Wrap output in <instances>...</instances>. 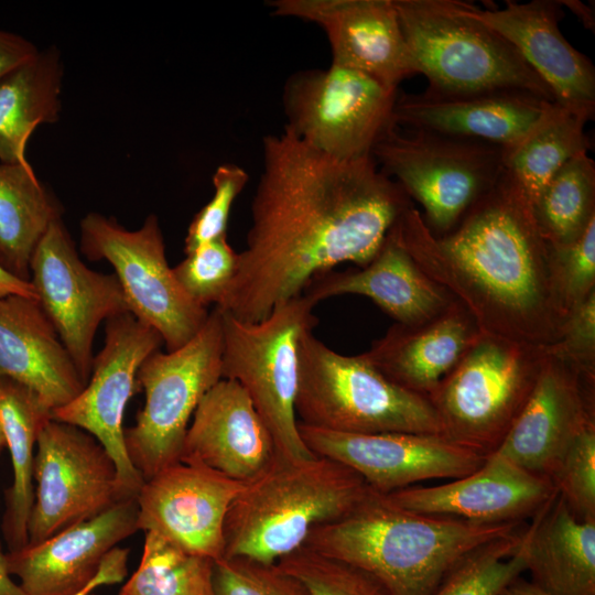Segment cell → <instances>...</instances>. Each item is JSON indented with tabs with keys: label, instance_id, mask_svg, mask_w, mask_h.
Masks as SVG:
<instances>
[{
	"label": "cell",
	"instance_id": "43",
	"mask_svg": "<svg viewBox=\"0 0 595 595\" xmlns=\"http://www.w3.org/2000/svg\"><path fill=\"white\" fill-rule=\"evenodd\" d=\"M39 52L40 50L23 36L0 30V80L34 58Z\"/></svg>",
	"mask_w": 595,
	"mask_h": 595
},
{
	"label": "cell",
	"instance_id": "4",
	"mask_svg": "<svg viewBox=\"0 0 595 595\" xmlns=\"http://www.w3.org/2000/svg\"><path fill=\"white\" fill-rule=\"evenodd\" d=\"M371 488L334 459L275 458L245 483L225 519V558L275 564L302 548L311 530L353 511Z\"/></svg>",
	"mask_w": 595,
	"mask_h": 595
},
{
	"label": "cell",
	"instance_id": "21",
	"mask_svg": "<svg viewBox=\"0 0 595 595\" xmlns=\"http://www.w3.org/2000/svg\"><path fill=\"white\" fill-rule=\"evenodd\" d=\"M552 483L494 453L470 474L436 486H410L385 495L420 515L478 523L521 522L554 495Z\"/></svg>",
	"mask_w": 595,
	"mask_h": 595
},
{
	"label": "cell",
	"instance_id": "5",
	"mask_svg": "<svg viewBox=\"0 0 595 595\" xmlns=\"http://www.w3.org/2000/svg\"><path fill=\"white\" fill-rule=\"evenodd\" d=\"M467 1L393 0L416 74L428 79L423 94L463 96L524 90L550 101L548 86L517 50L466 13Z\"/></svg>",
	"mask_w": 595,
	"mask_h": 595
},
{
	"label": "cell",
	"instance_id": "32",
	"mask_svg": "<svg viewBox=\"0 0 595 595\" xmlns=\"http://www.w3.org/2000/svg\"><path fill=\"white\" fill-rule=\"evenodd\" d=\"M586 122L584 117L555 102L530 132L505 150V171L521 187L531 205L569 160L588 153Z\"/></svg>",
	"mask_w": 595,
	"mask_h": 595
},
{
	"label": "cell",
	"instance_id": "46",
	"mask_svg": "<svg viewBox=\"0 0 595 595\" xmlns=\"http://www.w3.org/2000/svg\"><path fill=\"white\" fill-rule=\"evenodd\" d=\"M498 595H552L532 581L520 575L507 583Z\"/></svg>",
	"mask_w": 595,
	"mask_h": 595
},
{
	"label": "cell",
	"instance_id": "31",
	"mask_svg": "<svg viewBox=\"0 0 595 595\" xmlns=\"http://www.w3.org/2000/svg\"><path fill=\"white\" fill-rule=\"evenodd\" d=\"M62 212L30 163L0 162V264L30 281L33 251Z\"/></svg>",
	"mask_w": 595,
	"mask_h": 595
},
{
	"label": "cell",
	"instance_id": "47",
	"mask_svg": "<svg viewBox=\"0 0 595 595\" xmlns=\"http://www.w3.org/2000/svg\"><path fill=\"white\" fill-rule=\"evenodd\" d=\"M0 595H28L11 575L0 543Z\"/></svg>",
	"mask_w": 595,
	"mask_h": 595
},
{
	"label": "cell",
	"instance_id": "10",
	"mask_svg": "<svg viewBox=\"0 0 595 595\" xmlns=\"http://www.w3.org/2000/svg\"><path fill=\"white\" fill-rule=\"evenodd\" d=\"M223 314L215 306L202 329L172 351L152 353L136 383L145 402L125 431L128 455L144 482L178 463L190 420L205 393L223 379Z\"/></svg>",
	"mask_w": 595,
	"mask_h": 595
},
{
	"label": "cell",
	"instance_id": "41",
	"mask_svg": "<svg viewBox=\"0 0 595 595\" xmlns=\"http://www.w3.org/2000/svg\"><path fill=\"white\" fill-rule=\"evenodd\" d=\"M248 173L239 165L224 163L213 175L214 194L192 219L184 240V251L190 253L199 246L227 236L234 202L245 188Z\"/></svg>",
	"mask_w": 595,
	"mask_h": 595
},
{
	"label": "cell",
	"instance_id": "9",
	"mask_svg": "<svg viewBox=\"0 0 595 595\" xmlns=\"http://www.w3.org/2000/svg\"><path fill=\"white\" fill-rule=\"evenodd\" d=\"M371 155L422 206V218L435 237L450 232L505 170L499 145L398 126L376 143Z\"/></svg>",
	"mask_w": 595,
	"mask_h": 595
},
{
	"label": "cell",
	"instance_id": "22",
	"mask_svg": "<svg viewBox=\"0 0 595 595\" xmlns=\"http://www.w3.org/2000/svg\"><path fill=\"white\" fill-rule=\"evenodd\" d=\"M137 497L51 538L6 553L11 575L28 595H73L97 573L105 555L138 531Z\"/></svg>",
	"mask_w": 595,
	"mask_h": 595
},
{
	"label": "cell",
	"instance_id": "42",
	"mask_svg": "<svg viewBox=\"0 0 595 595\" xmlns=\"http://www.w3.org/2000/svg\"><path fill=\"white\" fill-rule=\"evenodd\" d=\"M545 348L595 378V292L573 309L559 340Z\"/></svg>",
	"mask_w": 595,
	"mask_h": 595
},
{
	"label": "cell",
	"instance_id": "20",
	"mask_svg": "<svg viewBox=\"0 0 595 595\" xmlns=\"http://www.w3.org/2000/svg\"><path fill=\"white\" fill-rule=\"evenodd\" d=\"M594 422L595 378L547 350L531 396L496 453L549 479L569 445Z\"/></svg>",
	"mask_w": 595,
	"mask_h": 595
},
{
	"label": "cell",
	"instance_id": "2",
	"mask_svg": "<svg viewBox=\"0 0 595 595\" xmlns=\"http://www.w3.org/2000/svg\"><path fill=\"white\" fill-rule=\"evenodd\" d=\"M392 230L483 334L540 347L561 337L567 317L555 293L548 242L530 201L505 170L446 235L435 237L413 205Z\"/></svg>",
	"mask_w": 595,
	"mask_h": 595
},
{
	"label": "cell",
	"instance_id": "36",
	"mask_svg": "<svg viewBox=\"0 0 595 595\" xmlns=\"http://www.w3.org/2000/svg\"><path fill=\"white\" fill-rule=\"evenodd\" d=\"M277 564L299 580L307 595H391L367 571L306 547L284 556Z\"/></svg>",
	"mask_w": 595,
	"mask_h": 595
},
{
	"label": "cell",
	"instance_id": "24",
	"mask_svg": "<svg viewBox=\"0 0 595 595\" xmlns=\"http://www.w3.org/2000/svg\"><path fill=\"white\" fill-rule=\"evenodd\" d=\"M555 102L524 90H494L435 97L398 94L399 128L478 140L509 149L530 132Z\"/></svg>",
	"mask_w": 595,
	"mask_h": 595
},
{
	"label": "cell",
	"instance_id": "37",
	"mask_svg": "<svg viewBox=\"0 0 595 595\" xmlns=\"http://www.w3.org/2000/svg\"><path fill=\"white\" fill-rule=\"evenodd\" d=\"M237 266L238 252L224 236L186 253L185 259L172 270L185 293L207 309L209 304L220 302L236 274Z\"/></svg>",
	"mask_w": 595,
	"mask_h": 595
},
{
	"label": "cell",
	"instance_id": "3",
	"mask_svg": "<svg viewBox=\"0 0 595 595\" xmlns=\"http://www.w3.org/2000/svg\"><path fill=\"white\" fill-rule=\"evenodd\" d=\"M522 523L414 513L371 489L345 517L313 528L303 547L367 571L391 595H431L465 554Z\"/></svg>",
	"mask_w": 595,
	"mask_h": 595
},
{
	"label": "cell",
	"instance_id": "35",
	"mask_svg": "<svg viewBox=\"0 0 595 595\" xmlns=\"http://www.w3.org/2000/svg\"><path fill=\"white\" fill-rule=\"evenodd\" d=\"M524 529L465 554L431 595H498L507 583L526 571L521 550Z\"/></svg>",
	"mask_w": 595,
	"mask_h": 595
},
{
	"label": "cell",
	"instance_id": "38",
	"mask_svg": "<svg viewBox=\"0 0 595 595\" xmlns=\"http://www.w3.org/2000/svg\"><path fill=\"white\" fill-rule=\"evenodd\" d=\"M549 479L577 519L595 520V422L573 440Z\"/></svg>",
	"mask_w": 595,
	"mask_h": 595
},
{
	"label": "cell",
	"instance_id": "18",
	"mask_svg": "<svg viewBox=\"0 0 595 595\" xmlns=\"http://www.w3.org/2000/svg\"><path fill=\"white\" fill-rule=\"evenodd\" d=\"M244 485L202 465L173 464L145 480L139 490L138 529L219 560L225 550L227 511Z\"/></svg>",
	"mask_w": 595,
	"mask_h": 595
},
{
	"label": "cell",
	"instance_id": "14",
	"mask_svg": "<svg viewBox=\"0 0 595 595\" xmlns=\"http://www.w3.org/2000/svg\"><path fill=\"white\" fill-rule=\"evenodd\" d=\"M30 281L86 385L99 324L130 312L117 277L89 269L80 260L62 218H57L33 251Z\"/></svg>",
	"mask_w": 595,
	"mask_h": 595
},
{
	"label": "cell",
	"instance_id": "33",
	"mask_svg": "<svg viewBox=\"0 0 595 595\" xmlns=\"http://www.w3.org/2000/svg\"><path fill=\"white\" fill-rule=\"evenodd\" d=\"M532 212L539 231L550 245L578 239L595 220V163L588 153L569 160L549 180Z\"/></svg>",
	"mask_w": 595,
	"mask_h": 595
},
{
	"label": "cell",
	"instance_id": "30",
	"mask_svg": "<svg viewBox=\"0 0 595 595\" xmlns=\"http://www.w3.org/2000/svg\"><path fill=\"white\" fill-rule=\"evenodd\" d=\"M62 79L60 52L47 47L0 80V162L29 163L33 131L60 118Z\"/></svg>",
	"mask_w": 595,
	"mask_h": 595
},
{
	"label": "cell",
	"instance_id": "48",
	"mask_svg": "<svg viewBox=\"0 0 595 595\" xmlns=\"http://www.w3.org/2000/svg\"><path fill=\"white\" fill-rule=\"evenodd\" d=\"M561 2L563 7H567L570 10H572L587 29L594 31V11L591 9V7L576 0H561Z\"/></svg>",
	"mask_w": 595,
	"mask_h": 595
},
{
	"label": "cell",
	"instance_id": "17",
	"mask_svg": "<svg viewBox=\"0 0 595 595\" xmlns=\"http://www.w3.org/2000/svg\"><path fill=\"white\" fill-rule=\"evenodd\" d=\"M272 14L317 24L331 64L361 72L398 89L416 75L393 0H272Z\"/></svg>",
	"mask_w": 595,
	"mask_h": 595
},
{
	"label": "cell",
	"instance_id": "25",
	"mask_svg": "<svg viewBox=\"0 0 595 595\" xmlns=\"http://www.w3.org/2000/svg\"><path fill=\"white\" fill-rule=\"evenodd\" d=\"M0 378L25 387L51 411L85 387L36 299L0 296Z\"/></svg>",
	"mask_w": 595,
	"mask_h": 595
},
{
	"label": "cell",
	"instance_id": "29",
	"mask_svg": "<svg viewBox=\"0 0 595 595\" xmlns=\"http://www.w3.org/2000/svg\"><path fill=\"white\" fill-rule=\"evenodd\" d=\"M51 413L32 391L0 378V424L13 472L2 519L9 552L28 545V523L34 501V451L39 432L52 418Z\"/></svg>",
	"mask_w": 595,
	"mask_h": 595
},
{
	"label": "cell",
	"instance_id": "27",
	"mask_svg": "<svg viewBox=\"0 0 595 595\" xmlns=\"http://www.w3.org/2000/svg\"><path fill=\"white\" fill-rule=\"evenodd\" d=\"M482 334L455 300L423 322L394 323L361 355L396 385L428 398Z\"/></svg>",
	"mask_w": 595,
	"mask_h": 595
},
{
	"label": "cell",
	"instance_id": "13",
	"mask_svg": "<svg viewBox=\"0 0 595 595\" xmlns=\"http://www.w3.org/2000/svg\"><path fill=\"white\" fill-rule=\"evenodd\" d=\"M35 450L28 545L132 498L120 487L113 459L88 432L51 418Z\"/></svg>",
	"mask_w": 595,
	"mask_h": 595
},
{
	"label": "cell",
	"instance_id": "12",
	"mask_svg": "<svg viewBox=\"0 0 595 595\" xmlns=\"http://www.w3.org/2000/svg\"><path fill=\"white\" fill-rule=\"evenodd\" d=\"M80 249L113 267L129 311L159 333L166 351L188 343L206 323L209 312L185 293L167 263L155 215L128 230L112 217L89 213L80 221Z\"/></svg>",
	"mask_w": 595,
	"mask_h": 595
},
{
	"label": "cell",
	"instance_id": "11",
	"mask_svg": "<svg viewBox=\"0 0 595 595\" xmlns=\"http://www.w3.org/2000/svg\"><path fill=\"white\" fill-rule=\"evenodd\" d=\"M398 94L347 67L301 71L283 87L284 129L336 160L372 158L376 143L396 126Z\"/></svg>",
	"mask_w": 595,
	"mask_h": 595
},
{
	"label": "cell",
	"instance_id": "8",
	"mask_svg": "<svg viewBox=\"0 0 595 595\" xmlns=\"http://www.w3.org/2000/svg\"><path fill=\"white\" fill-rule=\"evenodd\" d=\"M315 306L301 294L275 306L258 323L241 322L221 311L223 378L237 381L247 391L278 456L286 461L315 455L300 435L295 413L299 345L317 324Z\"/></svg>",
	"mask_w": 595,
	"mask_h": 595
},
{
	"label": "cell",
	"instance_id": "34",
	"mask_svg": "<svg viewBox=\"0 0 595 595\" xmlns=\"http://www.w3.org/2000/svg\"><path fill=\"white\" fill-rule=\"evenodd\" d=\"M140 564L119 595H215V561L169 539L144 532Z\"/></svg>",
	"mask_w": 595,
	"mask_h": 595
},
{
	"label": "cell",
	"instance_id": "19",
	"mask_svg": "<svg viewBox=\"0 0 595 595\" xmlns=\"http://www.w3.org/2000/svg\"><path fill=\"white\" fill-rule=\"evenodd\" d=\"M562 8L559 0H507L502 9H480L467 2L466 13L509 42L559 106L589 121L595 115V68L562 34Z\"/></svg>",
	"mask_w": 595,
	"mask_h": 595
},
{
	"label": "cell",
	"instance_id": "6",
	"mask_svg": "<svg viewBox=\"0 0 595 595\" xmlns=\"http://www.w3.org/2000/svg\"><path fill=\"white\" fill-rule=\"evenodd\" d=\"M299 423L353 434L441 435L428 398L388 379L363 355L339 354L311 332L299 345Z\"/></svg>",
	"mask_w": 595,
	"mask_h": 595
},
{
	"label": "cell",
	"instance_id": "15",
	"mask_svg": "<svg viewBox=\"0 0 595 595\" xmlns=\"http://www.w3.org/2000/svg\"><path fill=\"white\" fill-rule=\"evenodd\" d=\"M102 349L90 379L72 401L52 411L54 420L91 434L113 459L126 497H137L144 479L126 447L123 414L136 389L140 365L163 343L156 331L126 312L106 321Z\"/></svg>",
	"mask_w": 595,
	"mask_h": 595
},
{
	"label": "cell",
	"instance_id": "50",
	"mask_svg": "<svg viewBox=\"0 0 595 595\" xmlns=\"http://www.w3.org/2000/svg\"><path fill=\"white\" fill-rule=\"evenodd\" d=\"M89 595H94V594L91 593V594H89Z\"/></svg>",
	"mask_w": 595,
	"mask_h": 595
},
{
	"label": "cell",
	"instance_id": "1",
	"mask_svg": "<svg viewBox=\"0 0 595 595\" xmlns=\"http://www.w3.org/2000/svg\"><path fill=\"white\" fill-rule=\"evenodd\" d=\"M412 206L372 158L340 161L283 129L262 139L246 248L220 311L258 323L343 262L367 266Z\"/></svg>",
	"mask_w": 595,
	"mask_h": 595
},
{
	"label": "cell",
	"instance_id": "40",
	"mask_svg": "<svg viewBox=\"0 0 595 595\" xmlns=\"http://www.w3.org/2000/svg\"><path fill=\"white\" fill-rule=\"evenodd\" d=\"M213 584L215 595H307L300 581L277 563L239 556L215 561Z\"/></svg>",
	"mask_w": 595,
	"mask_h": 595
},
{
	"label": "cell",
	"instance_id": "26",
	"mask_svg": "<svg viewBox=\"0 0 595 595\" xmlns=\"http://www.w3.org/2000/svg\"><path fill=\"white\" fill-rule=\"evenodd\" d=\"M302 294L315 305L343 294L363 295L398 324L429 320L455 301L419 267L392 228L367 266L358 270L321 272L312 278Z\"/></svg>",
	"mask_w": 595,
	"mask_h": 595
},
{
	"label": "cell",
	"instance_id": "44",
	"mask_svg": "<svg viewBox=\"0 0 595 595\" xmlns=\"http://www.w3.org/2000/svg\"><path fill=\"white\" fill-rule=\"evenodd\" d=\"M128 558L129 549L115 547L105 555L91 581L73 595H89L99 586L122 582L128 573Z\"/></svg>",
	"mask_w": 595,
	"mask_h": 595
},
{
	"label": "cell",
	"instance_id": "28",
	"mask_svg": "<svg viewBox=\"0 0 595 595\" xmlns=\"http://www.w3.org/2000/svg\"><path fill=\"white\" fill-rule=\"evenodd\" d=\"M531 581L552 595H595V520L577 519L555 495L521 538Z\"/></svg>",
	"mask_w": 595,
	"mask_h": 595
},
{
	"label": "cell",
	"instance_id": "39",
	"mask_svg": "<svg viewBox=\"0 0 595 595\" xmlns=\"http://www.w3.org/2000/svg\"><path fill=\"white\" fill-rule=\"evenodd\" d=\"M548 246L555 293L567 317L595 292V220L575 241Z\"/></svg>",
	"mask_w": 595,
	"mask_h": 595
},
{
	"label": "cell",
	"instance_id": "45",
	"mask_svg": "<svg viewBox=\"0 0 595 595\" xmlns=\"http://www.w3.org/2000/svg\"><path fill=\"white\" fill-rule=\"evenodd\" d=\"M6 295H21L37 300L31 281L14 275L0 264V296Z\"/></svg>",
	"mask_w": 595,
	"mask_h": 595
},
{
	"label": "cell",
	"instance_id": "7",
	"mask_svg": "<svg viewBox=\"0 0 595 595\" xmlns=\"http://www.w3.org/2000/svg\"><path fill=\"white\" fill-rule=\"evenodd\" d=\"M545 347L482 334L428 399L441 436L482 456L498 451L524 408Z\"/></svg>",
	"mask_w": 595,
	"mask_h": 595
},
{
	"label": "cell",
	"instance_id": "49",
	"mask_svg": "<svg viewBox=\"0 0 595 595\" xmlns=\"http://www.w3.org/2000/svg\"><path fill=\"white\" fill-rule=\"evenodd\" d=\"M3 446H6V439H4V434H3V431H2V428H1V424H0V452H1Z\"/></svg>",
	"mask_w": 595,
	"mask_h": 595
},
{
	"label": "cell",
	"instance_id": "16",
	"mask_svg": "<svg viewBox=\"0 0 595 595\" xmlns=\"http://www.w3.org/2000/svg\"><path fill=\"white\" fill-rule=\"evenodd\" d=\"M298 428L313 454L348 466L381 495L423 480L466 476L486 459L435 434H353L302 423Z\"/></svg>",
	"mask_w": 595,
	"mask_h": 595
},
{
	"label": "cell",
	"instance_id": "23",
	"mask_svg": "<svg viewBox=\"0 0 595 595\" xmlns=\"http://www.w3.org/2000/svg\"><path fill=\"white\" fill-rule=\"evenodd\" d=\"M277 457L273 439L247 391L237 381L223 378L199 401L178 462L248 483Z\"/></svg>",
	"mask_w": 595,
	"mask_h": 595
}]
</instances>
